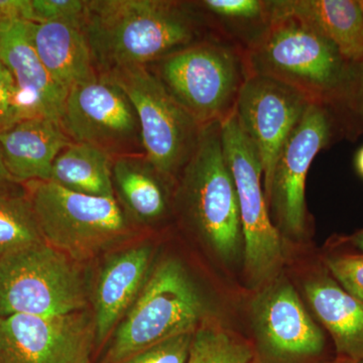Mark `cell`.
I'll list each match as a JSON object with an SVG mask.
<instances>
[{
	"mask_svg": "<svg viewBox=\"0 0 363 363\" xmlns=\"http://www.w3.org/2000/svg\"><path fill=\"white\" fill-rule=\"evenodd\" d=\"M213 37L247 52L271 23L269 0L195 1Z\"/></svg>",
	"mask_w": 363,
	"mask_h": 363,
	"instance_id": "22",
	"label": "cell"
},
{
	"mask_svg": "<svg viewBox=\"0 0 363 363\" xmlns=\"http://www.w3.org/2000/svg\"><path fill=\"white\" fill-rule=\"evenodd\" d=\"M86 4L82 0H32L33 23H82Z\"/></svg>",
	"mask_w": 363,
	"mask_h": 363,
	"instance_id": "29",
	"label": "cell"
},
{
	"mask_svg": "<svg viewBox=\"0 0 363 363\" xmlns=\"http://www.w3.org/2000/svg\"><path fill=\"white\" fill-rule=\"evenodd\" d=\"M95 350L90 308L57 316L0 318V363H92Z\"/></svg>",
	"mask_w": 363,
	"mask_h": 363,
	"instance_id": "13",
	"label": "cell"
},
{
	"mask_svg": "<svg viewBox=\"0 0 363 363\" xmlns=\"http://www.w3.org/2000/svg\"><path fill=\"white\" fill-rule=\"evenodd\" d=\"M16 81L6 65L0 61V130L28 118Z\"/></svg>",
	"mask_w": 363,
	"mask_h": 363,
	"instance_id": "27",
	"label": "cell"
},
{
	"mask_svg": "<svg viewBox=\"0 0 363 363\" xmlns=\"http://www.w3.org/2000/svg\"><path fill=\"white\" fill-rule=\"evenodd\" d=\"M112 162L95 145L72 142L55 161L50 181L79 194L113 198Z\"/></svg>",
	"mask_w": 363,
	"mask_h": 363,
	"instance_id": "23",
	"label": "cell"
},
{
	"mask_svg": "<svg viewBox=\"0 0 363 363\" xmlns=\"http://www.w3.org/2000/svg\"><path fill=\"white\" fill-rule=\"evenodd\" d=\"M16 183L9 176V172L4 167V161H2L1 154H0V184H13Z\"/></svg>",
	"mask_w": 363,
	"mask_h": 363,
	"instance_id": "32",
	"label": "cell"
},
{
	"mask_svg": "<svg viewBox=\"0 0 363 363\" xmlns=\"http://www.w3.org/2000/svg\"><path fill=\"white\" fill-rule=\"evenodd\" d=\"M112 182L117 201L133 223L149 225L169 211L167 184H176L160 173L145 155L116 157Z\"/></svg>",
	"mask_w": 363,
	"mask_h": 363,
	"instance_id": "21",
	"label": "cell"
},
{
	"mask_svg": "<svg viewBox=\"0 0 363 363\" xmlns=\"http://www.w3.org/2000/svg\"><path fill=\"white\" fill-rule=\"evenodd\" d=\"M272 11L295 16L324 35L346 61L363 60V14L357 0H269Z\"/></svg>",
	"mask_w": 363,
	"mask_h": 363,
	"instance_id": "19",
	"label": "cell"
},
{
	"mask_svg": "<svg viewBox=\"0 0 363 363\" xmlns=\"http://www.w3.org/2000/svg\"><path fill=\"white\" fill-rule=\"evenodd\" d=\"M182 219L224 262L243 250L240 204L224 157L220 123L203 128L197 147L176 182Z\"/></svg>",
	"mask_w": 363,
	"mask_h": 363,
	"instance_id": "3",
	"label": "cell"
},
{
	"mask_svg": "<svg viewBox=\"0 0 363 363\" xmlns=\"http://www.w3.org/2000/svg\"><path fill=\"white\" fill-rule=\"evenodd\" d=\"M187 363H257L255 350L226 331L200 326L193 334Z\"/></svg>",
	"mask_w": 363,
	"mask_h": 363,
	"instance_id": "25",
	"label": "cell"
},
{
	"mask_svg": "<svg viewBox=\"0 0 363 363\" xmlns=\"http://www.w3.org/2000/svg\"><path fill=\"white\" fill-rule=\"evenodd\" d=\"M358 363H363V362H358Z\"/></svg>",
	"mask_w": 363,
	"mask_h": 363,
	"instance_id": "37",
	"label": "cell"
},
{
	"mask_svg": "<svg viewBox=\"0 0 363 363\" xmlns=\"http://www.w3.org/2000/svg\"><path fill=\"white\" fill-rule=\"evenodd\" d=\"M82 28L98 74L149 66L214 38L195 1L92 0Z\"/></svg>",
	"mask_w": 363,
	"mask_h": 363,
	"instance_id": "1",
	"label": "cell"
},
{
	"mask_svg": "<svg viewBox=\"0 0 363 363\" xmlns=\"http://www.w3.org/2000/svg\"><path fill=\"white\" fill-rule=\"evenodd\" d=\"M335 118L329 105L311 102L291 133L272 172L267 196L279 233L294 238L307 228L306 181L317 155L330 143Z\"/></svg>",
	"mask_w": 363,
	"mask_h": 363,
	"instance_id": "11",
	"label": "cell"
},
{
	"mask_svg": "<svg viewBox=\"0 0 363 363\" xmlns=\"http://www.w3.org/2000/svg\"><path fill=\"white\" fill-rule=\"evenodd\" d=\"M61 125L72 142L95 145L112 159L145 155L135 107L108 76L98 74L68 91Z\"/></svg>",
	"mask_w": 363,
	"mask_h": 363,
	"instance_id": "10",
	"label": "cell"
},
{
	"mask_svg": "<svg viewBox=\"0 0 363 363\" xmlns=\"http://www.w3.org/2000/svg\"><path fill=\"white\" fill-rule=\"evenodd\" d=\"M355 167H357L358 174L363 177V147L358 150L357 157H355Z\"/></svg>",
	"mask_w": 363,
	"mask_h": 363,
	"instance_id": "34",
	"label": "cell"
},
{
	"mask_svg": "<svg viewBox=\"0 0 363 363\" xmlns=\"http://www.w3.org/2000/svg\"><path fill=\"white\" fill-rule=\"evenodd\" d=\"M147 68L200 125L222 123L235 111L248 71L245 52L210 38Z\"/></svg>",
	"mask_w": 363,
	"mask_h": 363,
	"instance_id": "6",
	"label": "cell"
},
{
	"mask_svg": "<svg viewBox=\"0 0 363 363\" xmlns=\"http://www.w3.org/2000/svg\"><path fill=\"white\" fill-rule=\"evenodd\" d=\"M224 157L236 192L248 278L255 285L272 281L284 262L281 233L272 222L264 191V172L255 145L238 123L235 112L220 123Z\"/></svg>",
	"mask_w": 363,
	"mask_h": 363,
	"instance_id": "8",
	"label": "cell"
},
{
	"mask_svg": "<svg viewBox=\"0 0 363 363\" xmlns=\"http://www.w3.org/2000/svg\"><path fill=\"white\" fill-rule=\"evenodd\" d=\"M99 75L108 76L130 98L138 114L145 157L176 183L204 126L169 94L147 67H125Z\"/></svg>",
	"mask_w": 363,
	"mask_h": 363,
	"instance_id": "9",
	"label": "cell"
},
{
	"mask_svg": "<svg viewBox=\"0 0 363 363\" xmlns=\"http://www.w3.org/2000/svg\"><path fill=\"white\" fill-rule=\"evenodd\" d=\"M252 319L257 363H314L323 355V331L286 279H274L257 294Z\"/></svg>",
	"mask_w": 363,
	"mask_h": 363,
	"instance_id": "12",
	"label": "cell"
},
{
	"mask_svg": "<svg viewBox=\"0 0 363 363\" xmlns=\"http://www.w3.org/2000/svg\"><path fill=\"white\" fill-rule=\"evenodd\" d=\"M90 286L96 350H102L125 317L149 278L152 247L147 243L109 253Z\"/></svg>",
	"mask_w": 363,
	"mask_h": 363,
	"instance_id": "15",
	"label": "cell"
},
{
	"mask_svg": "<svg viewBox=\"0 0 363 363\" xmlns=\"http://www.w3.org/2000/svg\"><path fill=\"white\" fill-rule=\"evenodd\" d=\"M82 264L45 242L0 257V318L57 316L90 308Z\"/></svg>",
	"mask_w": 363,
	"mask_h": 363,
	"instance_id": "7",
	"label": "cell"
},
{
	"mask_svg": "<svg viewBox=\"0 0 363 363\" xmlns=\"http://www.w3.org/2000/svg\"><path fill=\"white\" fill-rule=\"evenodd\" d=\"M193 334H183L169 338L119 363H187Z\"/></svg>",
	"mask_w": 363,
	"mask_h": 363,
	"instance_id": "26",
	"label": "cell"
},
{
	"mask_svg": "<svg viewBox=\"0 0 363 363\" xmlns=\"http://www.w3.org/2000/svg\"><path fill=\"white\" fill-rule=\"evenodd\" d=\"M342 100H347L348 104L363 123V60L353 65L350 87Z\"/></svg>",
	"mask_w": 363,
	"mask_h": 363,
	"instance_id": "31",
	"label": "cell"
},
{
	"mask_svg": "<svg viewBox=\"0 0 363 363\" xmlns=\"http://www.w3.org/2000/svg\"><path fill=\"white\" fill-rule=\"evenodd\" d=\"M16 21L33 23L32 0H0V26Z\"/></svg>",
	"mask_w": 363,
	"mask_h": 363,
	"instance_id": "30",
	"label": "cell"
},
{
	"mask_svg": "<svg viewBox=\"0 0 363 363\" xmlns=\"http://www.w3.org/2000/svg\"><path fill=\"white\" fill-rule=\"evenodd\" d=\"M28 196L45 242L79 264L135 235V223L116 197L79 194L51 181L28 183Z\"/></svg>",
	"mask_w": 363,
	"mask_h": 363,
	"instance_id": "5",
	"label": "cell"
},
{
	"mask_svg": "<svg viewBox=\"0 0 363 363\" xmlns=\"http://www.w3.org/2000/svg\"><path fill=\"white\" fill-rule=\"evenodd\" d=\"M30 33L45 70L64 89L69 91L97 77L82 23H30Z\"/></svg>",
	"mask_w": 363,
	"mask_h": 363,
	"instance_id": "18",
	"label": "cell"
},
{
	"mask_svg": "<svg viewBox=\"0 0 363 363\" xmlns=\"http://www.w3.org/2000/svg\"><path fill=\"white\" fill-rule=\"evenodd\" d=\"M262 38L245 52L248 74L276 79L332 106L350 87L353 65L330 40L289 14L272 11Z\"/></svg>",
	"mask_w": 363,
	"mask_h": 363,
	"instance_id": "2",
	"label": "cell"
},
{
	"mask_svg": "<svg viewBox=\"0 0 363 363\" xmlns=\"http://www.w3.org/2000/svg\"><path fill=\"white\" fill-rule=\"evenodd\" d=\"M305 292L318 319L333 339L338 359L363 362V304L328 276L310 279Z\"/></svg>",
	"mask_w": 363,
	"mask_h": 363,
	"instance_id": "20",
	"label": "cell"
},
{
	"mask_svg": "<svg viewBox=\"0 0 363 363\" xmlns=\"http://www.w3.org/2000/svg\"><path fill=\"white\" fill-rule=\"evenodd\" d=\"M333 363H350V362H345V360L337 359V362H335Z\"/></svg>",
	"mask_w": 363,
	"mask_h": 363,
	"instance_id": "36",
	"label": "cell"
},
{
	"mask_svg": "<svg viewBox=\"0 0 363 363\" xmlns=\"http://www.w3.org/2000/svg\"><path fill=\"white\" fill-rule=\"evenodd\" d=\"M0 61L13 75L30 116L61 123L68 91L43 65L30 39V21L0 26Z\"/></svg>",
	"mask_w": 363,
	"mask_h": 363,
	"instance_id": "16",
	"label": "cell"
},
{
	"mask_svg": "<svg viewBox=\"0 0 363 363\" xmlns=\"http://www.w3.org/2000/svg\"><path fill=\"white\" fill-rule=\"evenodd\" d=\"M326 266L336 283L363 304V257L336 255L326 259Z\"/></svg>",
	"mask_w": 363,
	"mask_h": 363,
	"instance_id": "28",
	"label": "cell"
},
{
	"mask_svg": "<svg viewBox=\"0 0 363 363\" xmlns=\"http://www.w3.org/2000/svg\"><path fill=\"white\" fill-rule=\"evenodd\" d=\"M311 102L292 86L257 74H248L241 87L234 112L259 154L266 198L277 160Z\"/></svg>",
	"mask_w": 363,
	"mask_h": 363,
	"instance_id": "14",
	"label": "cell"
},
{
	"mask_svg": "<svg viewBox=\"0 0 363 363\" xmlns=\"http://www.w3.org/2000/svg\"><path fill=\"white\" fill-rule=\"evenodd\" d=\"M13 184H0V257L45 242L28 193L16 192Z\"/></svg>",
	"mask_w": 363,
	"mask_h": 363,
	"instance_id": "24",
	"label": "cell"
},
{
	"mask_svg": "<svg viewBox=\"0 0 363 363\" xmlns=\"http://www.w3.org/2000/svg\"><path fill=\"white\" fill-rule=\"evenodd\" d=\"M351 243L363 255V229L353 234L350 238Z\"/></svg>",
	"mask_w": 363,
	"mask_h": 363,
	"instance_id": "33",
	"label": "cell"
},
{
	"mask_svg": "<svg viewBox=\"0 0 363 363\" xmlns=\"http://www.w3.org/2000/svg\"><path fill=\"white\" fill-rule=\"evenodd\" d=\"M358 1V6L360 7V11H362V13L363 14V0H357Z\"/></svg>",
	"mask_w": 363,
	"mask_h": 363,
	"instance_id": "35",
	"label": "cell"
},
{
	"mask_svg": "<svg viewBox=\"0 0 363 363\" xmlns=\"http://www.w3.org/2000/svg\"><path fill=\"white\" fill-rule=\"evenodd\" d=\"M72 143L60 121L33 116L0 130V154L16 183L50 181L52 166Z\"/></svg>",
	"mask_w": 363,
	"mask_h": 363,
	"instance_id": "17",
	"label": "cell"
},
{
	"mask_svg": "<svg viewBox=\"0 0 363 363\" xmlns=\"http://www.w3.org/2000/svg\"><path fill=\"white\" fill-rule=\"evenodd\" d=\"M205 303L182 262L167 259L150 272L140 296L102 348L99 363H119L145 348L194 333Z\"/></svg>",
	"mask_w": 363,
	"mask_h": 363,
	"instance_id": "4",
	"label": "cell"
}]
</instances>
